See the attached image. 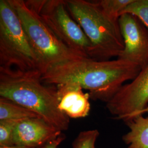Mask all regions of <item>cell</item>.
<instances>
[{
    "mask_svg": "<svg viewBox=\"0 0 148 148\" xmlns=\"http://www.w3.org/2000/svg\"><path fill=\"white\" fill-rule=\"evenodd\" d=\"M141 70L137 65L121 59L97 60L82 58L49 66L41 79L47 85L78 84L89 90L92 100L106 103L126 81L134 79Z\"/></svg>",
    "mask_w": 148,
    "mask_h": 148,
    "instance_id": "cell-1",
    "label": "cell"
},
{
    "mask_svg": "<svg viewBox=\"0 0 148 148\" xmlns=\"http://www.w3.org/2000/svg\"><path fill=\"white\" fill-rule=\"evenodd\" d=\"M40 71L0 67V96L36 113L61 131L68 130L69 117L59 108L57 88L43 85Z\"/></svg>",
    "mask_w": 148,
    "mask_h": 148,
    "instance_id": "cell-2",
    "label": "cell"
},
{
    "mask_svg": "<svg viewBox=\"0 0 148 148\" xmlns=\"http://www.w3.org/2000/svg\"><path fill=\"white\" fill-rule=\"evenodd\" d=\"M65 2L69 13L90 42V58L97 60L118 58L124 49L119 23L106 16L98 1L66 0Z\"/></svg>",
    "mask_w": 148,
    "mask_h": 148,
    "instance_id": "cell-3",
    "label": "cell"
},
{
    "mask_svg": "<svg viewBox=\"0 0 148 148\" xmlns=\"http://www.w3.org/2000/svg\"><path fill=\"white\" fill-rule=\"evenodd\" d=\"M15 10L33 50L38 59L42 74L51 66L67 60L87 58L67 47L24 1L9 0Z\"/></svg>",
    "mask_w": 148,
    "mask_h": 148,
    "instance_id": "cell-4",
    "label": "cell"
},
{
    "mask_svg": "<svg viewBox=\"0 0 148 148\" xmlns=\"http://www.w3.org/2000/svg\"><path fill=\"white\" fill-rule=\"evenodd\" d=\"M0 67L41 72L38 59L9 0L0 1Z\"/></svg>",
    "mask_w": 148,
    "mask_h": 148,
    "instance_id": "cell-5",
    "label": "cell"
},
{
    "mask_svg": "<svg viewBox=\"0 0 148 148\" xmlns=\"http://www.w3.org/2000/svg\"><path fill=\"white\" fill-rule=\"evenodd\" d=\"M53 34L67 47L90 58L92 45L82 28L69 13L64 0L26 1Z\"/></svg>",
    "mask_w": 148,
    "mask_h": 148,
    "instance_id": "cell-6",
    "label": "cell"
},
{
    "mask_svg": "<svg viewBox=\"0 0 148 148\" xmlns=\"http://www.w3.org/2000/svg\"><path fill=\"white\" fill-rule=\"evenodd\" d=\"M148 106V65L130 83L123 85L106 106L115 119L126 122Z\"/></svg>",
    "mask_w": 148,
    "mask_h": 148,
    "instance_id": "cell-7",
    "label": "cell"
},
{
    "mask_svg": "<svg viewBox=\"0 0 148 148\" xmlns=\"http://www.w3.org/2000/svg\"><path fill=\"white\" fill-rule=\"evenodd\" d=\"M124 49L118 58L132 62L141 69L148 65V29L131 14L124 13L119 19Z\"/></svg>",
    "mask_w": 148,
    "mask_h": 148,
    "instance_id": "cell-8",
    "label": "cell"
},
{
    "mask_svg": "<svg viewBox=\"0 0 148 148\" xmlns=\"http://www.w3.org/2000/svg\"><path fill=\"white\" fill-rule=\"evenodd\" d=\"M62 134L58 128L42 117L27 119L19 121L16 125L13 143L30 147H43Z\"/></svg>",
    "mask_w": 148,
    "mask_h": 148,
    "instance_id": "cell-9",
    "label": "cell"
},
{
    "mask_svg": "<svg viewBox=\"0 0 148 148\" xmlns=\"http://www.w3.org/2000/svg\"><path fill=\"white\" fill-rule=\"evenodd\" d=\"M82 90L79 85L74 83L57 85L59 108L69 118L85 117L90 113V95Z\"/></svg>",
    "mask_w": 148,
    "mask_h": 148,
    "instance_id": "cell-10",
    "label": "cell"
},
{
    "mask_svg": "<svg viewBox=\"0 0 148 148\" xmlns=\"http://www.w3.org/2000/svg\"><path fill=\"white\" fill-rule=\"evenodd\" d=\"M130 131L122 140L128 148H148V117L139 115L126 122Z\"/></svg>",
    "mask_w": 148,
    "mask_h": 148,
    "instance_id": "cell-11",
    "label": "cell"
},
{
    "mask_svg": "<svg viewBox=\"0 0 148 148\" xmlns=\"http://www.w3.org/2000/svg\"><path fill=\"white\" fill-rule=\"evenodd\" d=\"M41 117L32 111L16 103L0 98V121H21L27 119Z\"/></svg>",
    "mask_w": 148,
    "mask_h": 148,
    "instance_id": "cell-12",
    "label": "cell"
},
{
    "mask_svg": "<svg viewBox=\"0 0 148 148\" xmlns=\"http://www.w3.org/2000/svg\"><path fill=\"white\" fill-rule=\"evenodd\" d=\"M134 0H101L98 2L104 13L111 21L119 23L122 12Z\"/></svg>",
    "mask_w": 148,
    "mask_h": 148,
    "instance_id": "cell-13",
    "label": "cell"
},
{
    "mask_svg": "<svg viewBox=\"0 0 148 148\" xmlns=\"http://www.w3.org/2000/svg\"><path fill=\"white\" fill-rule=\"evenodd\" d=\"M138 17L148 29V0H134L122 12Z\"/></svg>",
    "mask_w": 148,
    "mask_h": 148,
    "instance_id": "cell-14",
    "label": "cell"
},
{
    "mask_svg": "<svg viewBox=\"0 0 148 148\" xmlns=\"http://www.w3.org/2000/svg\"><path fill=\"white\" fill-rule=\"evenodd\" d=\"M19 121H0V147H10L14 144L13 133L16 125Z\"/></svg>",
    "mask_w": 148,
    "mask_h": 148,
    "instance_id": "cell-15",
    "label": "cell"
},
{
    "mask_svg": "<svg viewBox=\"0 0 148 148\" xmlns=\"http://www.w3.org/2000/svg\"><path fill=\"white\" fill-rule=\"evenodd\" d=\"M99 132L97 130L84 131L79 133L73 143V148H95Z\"/></svg>",
    "mask_w": 148,
    "mask_h": 148,
    "instance_id": "cell-16",
    "label": "cell"
},
{
    "mask_svg": "<svg viewBox=\"0 0 148 148\" xmlns=\"http://www.w3.org/2000/svg\"><path fill=\"white\" fill-rule=\"evenodd\" d=\"M65 138V136L62 133L58 137L48 143L43 148H58L59 145L63 141Z\"/></svg>",
    "mask_w": 148,
    "mask_h": 148,
    "instance_id": "cell-17",
    "label": "cell"
},
{
    "mask_svg": "<svg viewBox=\"0 0 148 148\" xmlns=\"http://www.w3.org/2000/svg\"><path fill=\"white\" fill-rule=\"evenodd\" d=\"M43 147L35 148V147H27L24 145H13L10 147H0V148H43Z\"/></svg>",
    "mask_w": 148,
    "mask_h": 148,
    "instance_id": "cell-18",
    "label": "cell"
},
{
    "mask_svg": "<svg viewBox=\"0 0 148 148\" xmlns=\"http://www.w3.org/2000/svg\"><path fill=\"white\" fill-rule=\"evenodd\" d=\"M148 114V106L145 108V109H144V110H143L142 111H140L139 112H138L137 115H136L134 117L136 116H138V115H144V114Z\"/></svg>",
    "mask_w": 148,
    "mask_h": 148,
    "instance_id": "cell-19",
    "label": "cell"
}]
</instances>
